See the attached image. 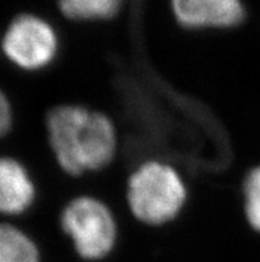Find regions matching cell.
Here are the masks:
<instances>
[{
	"label": "cell",
	"instance_id": "cell-2",
	"mask_svg": "<svg viewBox=\"0 0 260 262\" xmlns=\"http://www.w3.org/2000/svg\"><path fill=\"white\" fill-rule=\"evenodd\" d=\"M187 197V185L179 170L161 160L139 164L126 185L129 210L148 226L173 223L184 209Z\"/></svg>",
	"mask_w": 260,
	"mask_h": 262
},
{
	"label": "cell",
	"instance_id": "cell-6",
	"mask_svg": "<svg viewBox=\"0 0 260 262\" xmlns=\"http://www.w3.org/2000/svg\"><path fill=\"white\" fill-rule=\"evenodd\" d=\"M36 185L24 164L12 157H0V214L20 216L32 208Z\"/></svg>",
	"mask_w": 260,
	"mask_h": 262
},
{
	"label": "cell",
	"instance_id": "cell-7",
	"mask_svg": "<svg viewBox=\"0 0 260 262\" xmlns=\"http://www.w3.org/2000/svg\"><path fill=\"white\" fill-rule=\"evenodd\" d=\"M0 262H41L39 246L20 228L0 223Z\"/></svg>",
	"mask_w": 260,
	"mask_h": 262
},
{
	"label": "cell",
	"instance_id": "cell-9",
	"mask_svg": "<svg viewBox=\"0 0 260 262\" xmlns=\"http://www.w3.org/2000/svg\"><path fill=\"white\" fill-rule=\"evenodd\" d=\"M243 210L251 229L260 233V165L254 166L243 180Z\"/></svg>",
	"mask_w": 260,
	"mask_h": 262
},
{
	"label": "cell",
	"instance_id": "cell-3",
	"mask_svg": "<svg viewBox=\"0 0 260 262\" xmlns=\"http://www.w3.org/2000/svg\"><path fill=\"white\" fill-rule=\"evenodd\" d=\"M60 226L83 259L100 261L114 250L119 224L110 206L94 196L81 194L64 205Z\"/></svg>",
	"mask_w": 260,
	"mask_h": 262
},
{
	"label": "cell",
	"instance_id": "cell-10",
	"mask_svg": "<svg viewBox=\"0 0 260 262\" xmlns=\"http://www.w3.org/2000/svg\"><path fill=\"white\" fill-rule=\"evenodd\" d=\"M13 121L12 106L6 93L0 90V137L6 136L11 130Z\"/></svg>",
	"mask_w": 260,
	"mask_h": 262
},
{
	"label": "cell",
	"instance_id": "cell-1",
	"mask_svg": "<svg viewBox=\"0 0 260 262\" xmlns=\"http://www.w3.org/2000/svg\"><path fill=\"white\" fill-rule=\"evenodd\" d=\"M45 126L57 165L69 176L100 172L117 155L115 125L100 111L79 104H61L48 112Z\"/></svg>",
	"mask_w": 260,
	"mask_h": 262
},
{
	"label": "cell",
	"instance_id": "cell-8",
	"mask_svg": "<svg viewBox=\"0 0 260 262\" xmlns=\"http://www.w3.org/2000/svg\"><path fill=\"white\" fill-rule=\"evenodd\" d=\"M125 0H59V7L72 20H106L115 16Z\"/></svg>",
	"mask_w": 260,
	"mask_h": 262
},
{
	"label": "cell",
	"instance_id": "cell-5",
	"mask_svg": "<svg viewBox=\"0 0 260 262\" xmlns=\"http://www.w3.org/2000/svg\"><path fill=\"white\" fill-rule=\"evenodd\" d=\"M175 19L188 30L232 28L246 16L242 0H172Z\"/></svg>",
	"mask_w": 260,
	"mask_h": 262
},
{
	"label": "cell",
	"instance_id": "cell-4",
	"mask_svg": "<svg viewBox=\"0 0 260 262\" xmlns=\"http://www.w3.org/2000/svg\"><path fill=\"white\" fill-rule=\"evenodd\" d=\"M2 50L13 66L36 72L50 67L56 59L59 39L56 31L43 17L21 13L7 27Z\"/></svg>",
	"mask_w": 260,
	"mask_h": 262
}]
</instances>
